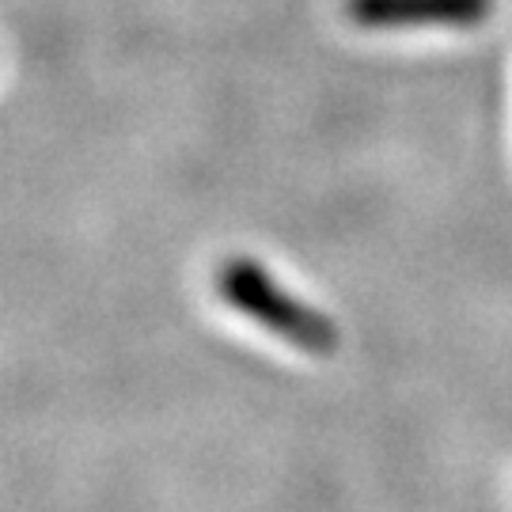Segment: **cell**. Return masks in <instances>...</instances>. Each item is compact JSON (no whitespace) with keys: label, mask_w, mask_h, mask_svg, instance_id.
<instances>
[{"label":"cell","mask_w":512,"mask_h":512,"mask_svg":"<svg viewBox=\"0 0 512 512\" xmlns=\"http://www.w3.org/2000/svg\"><path fill=\"white\" fill-rule=\"evenodd\" d=\"M220 296L304 353L330 357L338 349V327L327 315H319L311 304H300L277 281H270L262 266L247 262V258H236L220 270Z\"/></svg>","instance_id":"cell-1"},{"label":"cell","mask_w":512,"mask_h":512,"mask_svg":"<svg viewBox=\"0 0 512 512\" xmlns=\"http://www.w3.org/2000/svg\"><path fill=\"white\" fill-rule=\"evenodd\" d=\"M494 0H346L357 27H478Z\"/></svg>","instance_id":"cell-2"}]
</instances>
